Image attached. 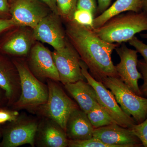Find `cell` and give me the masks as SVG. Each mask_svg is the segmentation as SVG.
Listing matches in <instances>:
<instances>
[{"mask_svg":"<svg viewBox=\"0 0 147 147\" xmlns=\"http://www.w3.org/2000/svg\"><path fill=\"white\" fill-rule=\"evenodd\" d=\"M17 120L5 129L0 146L16 147L26 144L33 146L38 128L36 123L29 122L22 123L17 122Z\"/></svg>","mask_w":147,"mask_h":147,"instance_id":"13","label":"cell"},{"mask_svg":"<svg viewBox=\"0 0 147 147\" xmlns=\"http://www.w3.org/2000/svg\"><path fill=\"white\" fill-rule=\"evenodd\" d=\"M59 16L53 12L47 14L33 29V36L35 39L49 44L56 50L64 48L67 42Z\"/></svg>","mask_w":147,"mask_h":147,"instance_id":"10","label":"cell"},{"mask_svg":"<svg viewBox=\"0 0 147 147\" xmlns=\"http://www.w3.org/2000/svg\"><path fill=\"white\" fill-rule=\"evenodd\" d=\"M32 37L30 33L20 31L12 35L3 45V51L11 55H27L31 47Z\"/></svg>","mask_w":147,"mask_h":147,"instance_id":"18","label":"cell"},{"mask_svg":"<svg viewBox=\"0 0 147 147\" xmlns=\"http://www.w3.org/2000/svg\"><path fill=\"white\" fill-rule=\"evenodd\" d=\"M81 67L85 79L96 92L98 103L117 124L123 127L129 129L137 124L132 117L125 113L121 109L111 91L108 90L102 82L96 81L88 71L87 65L82 60Z\"/></svg>","mask_w":147,"mask_h":147,"instance_id":"5","label":"cell"},{"mask_svg":"<svg viewBox=\"0 0 147 147\" xmlns=\"http://www.w3.org/2000/svg\"><path fill=\"white\" fill-rule=\"evenodd\" d=\"M138 68L143 77V84L140 88L142 96L147 97V64L144 60H138Z\"/></svg>","mask_w":147,"mask_h":147,"instance_id":"27","label":"cell"},{"mask_svg":"<svg viewBox=\"0 0 147 147\" xmlns=\"http://www.w3.org/2000/svg\"><path fill=\"white\" fill-rule=\"evenodd\" d=\"M40 1L46 5L53 12L59 15L56 0H40Z\"/></svg>","mask_w":147,"mask_h":147,"instance_id":"32","label":"cell"},{"mask_svg":"<svg viewBox=\"0 0 147 147\" xmlns=\"http://www.w3.org/2000/svg\"><path fill=\"white\" fill-rule=\"evenodd\" d=\"M59 15L67 21H72L77 0H56Z\"/></svg>","mask_w":147,"mask_h":147,"instance_id":"21","label":"cell"},{"mask_svg":"<svg viewBox=\"0 0 147 147\" xmlns=\"http://www.w3.org/2000/svg\"><path fill=\"white\" fill-rule=\"evenodd\" d=\"M48 89V99L42 105L43 112L65 131L69 117L74 110L79 107L55 82L49 81Z\"/></svg>","mask_w":147,"mask_h":147,"instance_id":"6","label":"cell"},{"mask_svg":"<svg viewBox=\"0 0 147 147\" xmlns=\"http://www.w3.org/2000/svg\"><path fill=\"white\" fill-rule=\"evenodd\" d=\"M140 36L144 39H147V33L145 34H141Z\"/></svg>","mask_w":147,"mask_h":147,"instance_id":"35","label":"cell"},{"mask_svg":"<svg viewBox=\"0 0 147 147\" xmlns=\"http://www.w3.org/2000/svg\"><path fill=\"white\" fill-rule=\"evenodd\" d=\"M116 52L120 59L115 65L118 76L134 93L142 96L138 82L143 79L142 74L138 69V52L123 44L116 47Z\"/></svg>","mask_w":147,"mask_h":147,"instance_id":"9","label":"cell"},{"mask_svg":"<svg viewBox=\"0 0 147 147\" xmlns=\"http://www.w3.org/2000/svg\"><path fill=\"white\" fill-rule=\"evenodd\" d=\"M0 87L5 92L7 105H13L18 99L21 90L20 78L14 63L0 55Z\"/></svg>","mask_w":147,"mask_h":147,"instance_id":"14","label":"cell"},{"mask_svg":"<svg viewBox=\"0 0 147 147\" xmlns=\"http://www.w3.org/2000/svg\"><path fill=\"white\" fill-rule=\"evenodd\" d=\"M93 30L107 42L121 44L128 42L137 34L147 31V13L142 11L120 13Z\"/></svg>","mask_w":147,"mask_h":147,"instance_id":"2","label":"cell"},{"mask_svg":"<svg viewBox=\"0 0 147 147\" xmlns=\"http://www.w3.org/2000/svg\"><path fill=\"white\" fill-rule=\"evenodd\" d=\"M68 146L70 147H118L115 145L108 144L99 139L92 137L91 139L81 141L69 140Z\"/></svg>","mask_w":147,"mask_h":147,"instance_id":"23","label":"cell"},{"mask_svg":"<svg viewBox=\"0 0 147 147\" xmlns=\"http://www.w3.org/2000/svg\"><path fill=\"white\" fill-rule=\"evenodd\" d=\"M65 33L95 80L102 82L106 77H119L112 61V54L120 44L104 41L92 29L73 20L67 21Z\"/></svg>","mask_w":147,"mask_h":147,"instance_id":"1","label":"cell"},{"mask_svg":"<svg viewBox=\"0 0 147 147\" xmlns=\"http://www.w3.org/2000/svg\"><path fill=\"white\" fill-rule=\"evenodd\" d=\"M102 82L113 93L124 112L137 124L144 120L147 116V98L134 93L119 77H106Z\"/></svg>","mask_w":147,"mask_h":147,"instance_id":"3","label":"cell"},{"mask_svg":"<svg viewBox=\"0 0 147 147\" xmlns=\"http://www.w3.org/2000/svg\"><path fill=\"white\" fill-rule=\"evenodd\" d=\"M129 45L133 46L144 58V60L147 64V44L139 39L136 36L128 41Z\"/></svg>","mask_w":147,"mask_h":147,"instance_id":"25","label":"cell"},{"mask_svg":"<svg viewBox=\"0 0 147 147\" xmlns=\"http://www.w3.org/2000/svg\"><path fill=\"white\" fill-rule=\"evenodd\" d=\"M142 11L147 13V0H141Z\"/></svg>","mask_w":147,"mask_h":147,"instance_id":"34","label":"cell"},{"mask_svg":"<svg viewBox=\"0 0 147 147\" xmlns=\"http://www.w3.org/2000/svg\"><path fill=\"white\" fill-rule=\"evenodd\" d=\"M53 60L59 76L60 81L64 85L84 80L81 67V58L71 43L67 40L65 46L52 53Z\"/></svg>","mask_w":147,"mask_h":147,"instance_id":"7","label":"cell"},{"mask_svg":"<svg viewBox=\"0 0 147 147\" xmlns=\"http://www.w3.org/2000/svg\"><path fill=\"white\" fill-rule=\"evenodd\" d=\"M112 0H97V13L101 14L109 8Z\"/></svg>","mask_w":147,"mask_h":147,"instance_id":"30","label":"cell"},{"mask_svg":"<svg viewBox=\"0 0 147 147\" xmlns=\"http://www.w3.org/2000/svg\"><path fill=\"white\" fill-rule=\"evenodd\" d=\"M87 115L94 129L117 124L99 103L95 105Z\"/></svg>","mask_w":147,"mask_h":147,"instance_id":"20","label":"cell"},{"mask_svg":"<svg viewBox=\"0 0 147 147\" xmlns=\"http://www.w3.org/2000/svg\"><path fill=\"white\" fill-rule=\"evenodd\" d=\"M29 62L32 70L36 76L56 82L60 81L52 53L42 44L37 43L32 47Z\"/></svg>","mask_w":147,"mask_h":147,"instance_id":"12","label":"cell"},{"mask_svg":"<svg viewBox=\"0 0 147 147\" xmlns=\"http://www.w3.org/2000/svg\"><path fill=\"white\" fill-rule=\"evenodd\" d=\"M94 16L88 11L76 9L74 13L73 20L80 25L92 29Z\"/></svg>","mask_w":147,"mask_h":147,"instance_id":"22","label":"cell"},{"mask_svg":"<svg viewBox=\"0 0 147 147\" xmlns=\"http://www.w3.org/2000/svg\"><path fill=\"white\" fill-rule=\"evenodd\" d=\"M7 102V99L6 97L5 92L0 87V107Z\"/></svg>","mask_w":147,"mask_h":147,"instance_id":"33","label":"cell"},{"mask_svg":"<svg viewBox=\"0 0 147 147\" xmlns=\"http://www.w3.org/2000/svg\"><path fill=\"white\" fill-rule=\"evenodd\" d=\"M127 11H142L141 0H116L103 13L94 18L92 30L102 26L112 17Z\"/></svg>","mask_w":147,"mask_h":147,"instance_id":"17","label":"cell"},{"mask_svg":"<svg viewBox=\"0 0 147 147\" xmlns=\"http://www.w3.org/2000/svg\"><path fill=\"white\" fill-rule=\"evenodd\" d=\"M10 4L8 0H0V16H7L10 13Z\"/></svg>","mask_w":147,"mask_h":147,"instance_id":"29","label":"cell"},{"mask_svg":"<svg viewBox=\"0 0 147 147\" xmlns=\"http://www.w3.org/2000/svg\"><path fill=\"white\" fill-rule=\"evenodd\" d=\"M94 129L87 114L78 108L69 117L65 132L69 140L81 141L92 138Z\"/></svg>","mask_w":147,"mask_h":147,"instance_id":"15","label":"cell"},{"mask_svg":"<svg viewBox=\"0 0 147 147\" xmlns=\"http://www.w3.org/2000/svg\"><path fill=\"white\" fill-rule=\"evenodd\" d=\"M46 6L40 0H14L10 3L11 19L15 26L34 29L48 14Z\"/></svg>","mask_w":147,"mask_h":147,"instance_id":"8","label":"cell"},{"mask_svg":"<svg viewBox=\"0 0 147 147\" xmlns=\"http://www.w3.org/2000/svg\"><path fill=\"white\" fill-rule=\"evenodd\" d=\"M130 129L139 138L143 146L147 147V116L142 122L134 125Z\"/></svg>","mask_w":147,"mask_h":147,"instance_id":"24","label":"cell"},{"mask_svg":"<svg viewBox=\"0 0 147 147\" xmlns=\"http://www.w3.org/2000/svg\"><path fill=\"white\" fill-rule=\"evenodd\" d=\"M64 86L66 90L79 104L80 109L86 114L98 103L96 92L88 82L80 80Z\"/></svg>","mask_w":147,"mask_h":147,"instance_id":"16","label":"cell"},{"mask_svg":"<svg viewBox=\"0 0 147 147\" xmlns=\"http://www.w3.org/2000/svg\"><path fill=\"white\" fill-rule=\"evenodd\" d=\"M76 9L88 11L94 16L97 10L96 0H77Z\"/></svg>","mask_w":147,"mask_h":147,"instance_id":"26","label":"cell"},{"mask_svg":"<svg viewBox=\"0 0 147 147\" xmlns=\"http://www.w3.org/2000/svg\"><path fill=\"white\" fill-rule=\"evenodd\" d=\"M13 1H14V0H8L9 2V4H10V3H11L12 2H13Z\"/></svg>","mask_w":147,"mask_h":147,"instance_id":"36","label":"cell"},{"mask_svg":"<svg viewBox=\"0 0 147 147\" xmlns=\"http://www.w3.org/2000/svg\"><path fill=\"white\" fill-rule=\"evenodd\" d=\"M15 26L11 19L0 18V33Z\"/></svg>","mask_w":147,"mask_h":147,"instance_id":"31","label":"cell"},{"mask_svg":"<svg viewBox=\"0 0 147 147\" xmlns=\"http://www.w3.org/2000/svg\"><path fill=\"white\" fill-rule=\"evenodd\" d=\"M93 137L118 147H141L142 142L129 128L113 124L94 129Z\"/></svg>","mask_w":147,"mask_h":147,"instance_id":"11","label":"cell"},{"mask_svg":"<svg viewBox=\"0 0 147 147\" xmlns=\"http://www.w3.org/2000/svg\"><path fill=\"white\" fill-rule=\"evenodd\" d=\"M43 146L49 147L68 146V139L65 131L57 124H47L41 133Z\"/></svg>","mask_w":147,"mask_h":147,"instance_id":"19","label":"cell"},{"mask_svg":"<svg viewBox=\"0 0 147 147\" xmlns=\"http://www.w3.org/2000/svg\"><path fill=\"white\" fill-rule=\"evenodd\" d=\"M18 115L17 111L0 108V123H4L7 121H14L18 119Z\"/></svg>","mask_w":147,"mask_h":147,"instance_id":"28","label":"cell"},{"mask_svg":"<svg viewBox=\"0 0 147 147\" xmlns=\"http://www.w3.org/2000/svg\"><path fill=\"white\" fill-rule=\"evenodd\" d=\"M20 78L21 93L20 97L13 104L15 109L32 108L42 105L47 102L48 89L29 70L26 65L15 61Z\"/></svg>","mask_w":147,"mask_h":147,"instance_id":"4","label":"cell"}]
</instances>
